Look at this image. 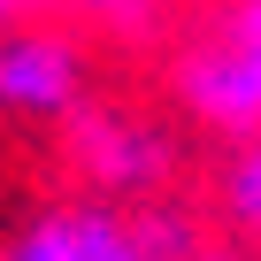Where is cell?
Here are the masks:
<instances>
[{
  "label": "cell",
  "mask_w": 261,
  "mask_h": 261,
  "mask_svg": "<svg viewBox=\"0 0 261 261\" xmlns=\"http://www.w3.org/2000/svg\"><path fill=\"white\" fill-rule=\"evenodd\" d=\"M169 100L223 146L261 130V0H207L169 39Z\"/></svg>",
  "instance_id": "1"
},
{
  "label": "cell",
  "mask_w": 261,
  "mask_h": 261,
  "mask_svg": "<svg viewBox=\"0 0 261 261\" xmlns=\"http://www.w3.org/2000/svg\"><path fill=\"white\" fill-rule=\"evenodd\" d=\"M62 154H69V169L92 185V192H108V200H162L169 192V177H177V139L154 123V115H139V108H108V100H92V108H77L69 123H62Z\"/></svg>",
  "instance_id": "2"
},
{
  "label": "cell",
  "mask_w": 261,
  "mask_h": 261,
  "mask_svg": "<svg viewBox=\"0 0 261 261\" xmlns=\"http://www.w3.org/2000/svg\"><path fill=\"white\" fill-rule=\"evenodd\" d=\"M77 108H92V62H85L77 31H62V23L0 31V115L62 130Z\"/></svg>",
  "instance_id": "3"
},
{
  "label": "cell",
  "mask_w": 261,
  "mask_h": 261,
  "mask_svg": "<svg viewBox=\"0 0 261 261\" xmlns=\"http://www.w3.org/2000/svg\"><path fill=\"white\" fill-rule=\"evenodd\" d=\"M215 223L261 253V130L253 139H230L215 162Z\"/></svg>",
  "instance_id": "4"
},
{
  "label": "cell",
  "mask_w": 261,
  "mask_h": 261,
  "mask_svg": "<svg viewBox=\"0 0 261 261\" xmlns=\"http://www.w3.org/2000/svg\"><path fill=\"white\" fill-rule=\"evenodd\" d=\"M0 261H92L85 230H77V200L69 207H39L8 230V246H0Z\"/></svg>",
  "instance_id": "5"
},
{
  "label": "cell",
  "mask_w": 261,
  "mask_h": 261,
  "mask_svg": "<svg viewBox=\"0 0 261 261\" xmlns=\"http://www.w3.org/2000/svg\"><path fill=\"white\" fill-rule=\"evenodd\" d=\"M62 16H77L85 31H100V39H115V46H154L169 23V0H62Z\"/></svg>",
  "instance_id": "6"
},
{
  "label": "cell",
  "mask_w": 261,
  "mask_h": 261,
  "mask_svg": "<svg viewBox=\"0 0 261 261\" xmlns=\"http://www.w3.org/2000/svg\"><path fill=\"white\" fill-rule=\"evenodd\" d=\"M62 0H0V31H23V23H46Z\"/></svg>",
  "instance_id": "7"
}]
</instances>
